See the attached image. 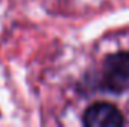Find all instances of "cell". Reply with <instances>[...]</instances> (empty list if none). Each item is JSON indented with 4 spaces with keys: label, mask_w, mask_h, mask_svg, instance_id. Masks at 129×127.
<instances>
[{
    "label": "cell",
    "mask_w": 129,
    "mask_h": 127,
    "mask_svg": "<svg viewBox=\"0 0 129 127\" xmlns=\"http://www.w3.org/2000/svg\"><path fill=\"white\" fill-rule=\"evenodd\" d=\"M102 87L111 93H122L129 87V51L116 52L105 58Z\"/></svg>",
    "instance_id": "6da1fadb"
},
{
    "label": "cell",
    "mask_w": 129,
    "mask_h": 127,
    "mask_svg": "<svg viewBox=\"0 0 129 127\" xmlns=\"http://www.w3.org/2000/svg\"><path fill=\"white\" fill-rule=\"evenodd\" d=\"M83 123L89 127H120L125 120L122 112L113 103L96 102L86 109Z\"/></svg>",
    "instance_id": "7a4b0ae2"
}]
</instances>
